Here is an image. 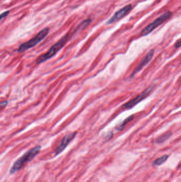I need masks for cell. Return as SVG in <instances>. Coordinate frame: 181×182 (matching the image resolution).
Segmentation results:
<instances>
[{"mask_svg": "<svg viewBox=\"0 0 181 182\" xmlns=\"http://www.w3.org/2000/svg\"><path fill=\"white\" fill-rule=\"evenodd\" d=\"M181 40H178L177 42L175 44V48L176 49H179V48L181 47Z\"/></svg>", "mask_w": 181, "mask_h": 182, "instance_id": "15", "label": "cell"}, {"mask_svg": "<svg viewBox=\"0 0 181 182\" xmlns=\"http://www.w3.org/2000/svg\"><path fill=\"white\" fill-rule=\"evenodd\" d=\"M132 9V6L131 4H128L127 6H125L124 7H123L121 9L117 11L113 16V17H111L107 21V22H106V24L110 25L117 21L118 20H120L121 19L124 17L125 16H126L130 11H131Z\"/></svg>", "mask_w": 181, "mask_h": 182, "instance_id": "8", "label": "cell"}, {"mask_svg": "<svg viewBox=\"0 0 181 182\" xmlns=\"http://www.w3.org/2000/svg\"><path fill=\"white\" fill-rule=\"evenodd\" d=\"M49 28L46 27L39 31L35 37L33 39L30 40L24 43L23 44H21L19 47L17 51L18 53H22L26 51L27 50L32 48L34 46H36L37 44H38L42 40H43L46 36L49 33Z\"/></svg>", "mask_w": 181, "mask_h": 182, "instance_id": "3", "label": "cell"}, {"mask_svg": "<svg viewBox=\"0 0 181 182\" xmlns=\"http://www.w3.org/2000/svg\"><path fill=\"white\" fill-rule=\"evenodd\" d=\"M7 104V101H4V102H2L1 103H0V108H3L6 107Z\"/></svg>", "mask_w": 181, "mask_h": 182, "instance_id": "14", "label": "cell"}, {"mask_svg": "<svg viewBox=\"0 0 181 182\" xmlns=\"http://www.w3.org/2000/svg\"><path fill=\"white\" fill-rule=\"evenodd\" d=\"M40 149L41 147L38 145L25 153L14 163L10 170L11 173H16V171H18L24 167L26 164L33 160L38 154Z\"/></svg>", "mask_w": 181, "mask_h": 182, "instance_id": "1", "label": "cell"}, {"mask_svg": "<svg viewBox=\"0 0 181 182\" xmlns=\"http://www.w3.org/2000/svg\"><path fill=\"white\" fill-rule=\"evenodd\" d=\"M91 22H92V19L90 18L87 19L83 21L75 28V33H77L80 31H82V30H84L85 28L87 27L91 23Z\"/></svg>", "mask_w": 181, "mask_h": 182, "instance_id": "9", "label": "cell"}, {"mask_svg": "<svg viewBox=\"0 0 181 182\" xmlns=\"http://www.w3.org/2000/svg\"><path fill=\"white\" fill-rule=\"evenodd\" d=\"M9 14V11H4L3 13H1L0 15V21L2 20L4 18H6Z\"/></svg>", "mask_w": 181, "mask_h": 182, "instance_id": "13", "label": "cell"}, {"mask_svg": "<svg viewBox=\"0 0 181 182\" xmlns=\"http://www.w3.org/2000/svg\"><path fill=\"white\" fill-rule=\"evenodd\" d=\"M155 85H152L146 88L144 91H143L141 94H139L137 96H136L131 101H129L127 103H125L124 105H123L122 108L124 109H130L133 107L135 106L138 103L143 100L148 96L152 91L153 90Z\"/></svg>", "mask_w": 181, "mask_h": 182, "instance_id": "5", "label": "cell"}, {"mask_svg": "<svg viewBox=\"0 0 181 182\" xmlns=\"http://www.w3.org/2000/svg\"><path fill=\"white\" fill-rule=\"evenodd\" d=\"M168 158V156L167 155H164V156H163L161 158H158L157 159L155 160L154 162H153V164L155 166L161 165L167 160Z\"/></svg>", "mask_w": 181, "mask_h": 182, "instance_id": "12", "label": "cell"}, {"mask_svg": "<svg viewBox=\"0 0 181 182\" xmlns=\"http://www.w3.org/2000/svg\"><path fill=\"white\" fill-rule=\"evenodd\" d=\"M68 39H69L68 34L64 35L62 39H61L57 43L54 44L53 46L50 48L48 52L40 55L37 59L36 61L37 64H40L53 57L64 46V45L68 41Z\"/></svg>", "mask_w": 181, "mask_h": 182, "instance_id": "2", "label": "cell"}, {"mask_svg": "<svg viewBox=\"0 0 181 182\" xmlns=\"http://www.w3.org/2000/svg\"><path fill=\"white\" fill-rule=\"evenodd\" d=\"M172 16V12L171 11H168L166 12L165 13L161 15L160 17L154 20L153 22L150 23L143 30L141 31V35L142 36H145L147 35H149L150 33H152L155 28L158 27L159 25L163 24L166 20L170 18Z\"/></svg>", "mask_w": 181, "mask_h": 182, "instance_id": "4", "label": "cell"}, {"mask_svg": "<svg viewBox=\"0 0 181 182\" xmlns=\"http://www.w3.org/2000/svg\"><path fill=\"white\" fill-rule=\"evenodd\" d=\"M172 133L171 132L166 133H165L161 136H159V138H158L156 142L157 143H162L166 141L167 139L170 138V136H172Z\"/></svg>", "mask_w": 181, "mask_h": 182, "instance_id": "10", "label": "cell"}, {"mask_svg": "<svg viewBox=\"0 0 181 182\" xmlns=\"http://www.w3.org/2000/svg\"><path fill=\"white\" fill-rule=\"evenodd\" d=\"M76 134H77V132L71 133L68 134L66 135V136H64L62 141H61L60 144L55 149V152H54L55 156L59 155L64 150V149H66V147H68L70 143L75 138Z\"/></svg>", "mask_w": 181, "mask_h": 182, "instance_id": "6", "label": "cell"}, {"mask_svg": "<svg viewBox=\"0 0 181 182\" xmlns=\"http://www.w3.org/2000/svg\"><path fill=\"white\" fill-rule=\"evenodd\" d=\"M134 118L133 115H131V116H129L128 118L125 119L123 121L122 123L118 125L117 127H116V129L118 131H121L124 128L125 125L128 124L130 121H131Z\"/></svg>", "mask_w": 181, "mask_h": 182, "instance_id": "11", "label": "cell"}, {"mask_svg": "<svg viewBox=\"0 0 181 182\" xmlns=\"http://www.w3.org/2000/svg\"><path fill=\"white\" fill-rule=\"evenodd\" d=\"M155 50H150V51L148 52L145 57L143 58V60L140 62L139 64H138L137 66L135 67L133 72H132L131 75L130 76V78H132L134 76L137 74L138 72H140L143 68H145V67L147 64H148L150 61L152 60V58L154 57Z\"/></svg>", "mask_w": 181, "mask_h": 182, "instance_id": "7", "label": "cell"}]
</instances>
